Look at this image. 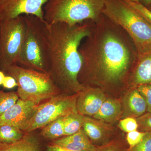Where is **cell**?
Wrapping results in <instances>:
<instances>
[{
	"label": "cell",
	"mask_w": 151,
	"mask_h": 151,
	"mask_svg": "<svg viewBox=\"0 0 151 151\" xmlns=\"http://www.w3.org/2000/svg\"><path fill=\"white\" fill-rule=\"evenodd\" d=\"M91 22L89 35L79 47L82 63L78 81L94 75L104 84H118L136 62V47L126 32L103 14Z\"/></svg>",
	"instance_id": "6da1fadb"
},
{
	"label": "cell",
	"mask_w": 151,
	"mask_h": 151,
	"mask_svg": "<svg viewBox=\"0 0 151 151\" xmlns=\"http://www.w3.org/2000/svg\"><path fill=\"white\" fill-rule=\"evenodd\" d=\"M91 21L74 26L63 22H45L48 44V70L61 93L77 94L84 88L78 80L82 66L79 47L89 35Z\"/></svg>",
	"instance_id": "7a4b0ae2"
},
{
	"label": "cell",
	"mask_w": 151,
	"mask_h": 151,
	"mask_svg": "<svg viewBox=\"0 0 151 151\" xmlns=\"http://www.w3.org/2000/svg\"><path fill=\"white\" fill-rule=\"evenodd\" d=\"M103 14L126 32L138 54L151 51V25L134 9L122 0H106Z\"/></svg>",
	"instance_id": "3957f363"
},
{
	"label": "cell",
	"mask_w": 151,
	"mask_h": 151,
	"mask_svg": "<svg viewBox=\"0 0 151 151\" xmlns=\"http://www.w3.org/2000/svg\"><path fill=\"white\" fill-rule=\"evenodd\" d=\"M106 0H48L43 6L48 24L63 22L70 26L96 21L103 14Z\"/></svg>",
	"instance_id": "277c9868"
},
{
	"label": "cell",
	"mask_w": 151,
	"mask_h": 151,
	"mask_svg": "<svg viewBox=\"0 0 151 151\" xmlns=\"http://www.w3.org/2000/svg\"><path fill=\"white\" fill-rule=\"evenodd\" d=\"M24 16L26 30L17 64L48 73V44L45 22L35 16Z\"/></svg>",
	"instance_id": "5b68a950"
},
{
	"label": "cell",
	"mask_w": 151,
	"mask_h": 151,
	"mask_svg": "<svg viewBox=\"0 0 151 151\" xmlns=\"http://www.w3.org/2000/svg\"><path fill=\"white\" fill-rule=\"evenodd\" d=\"M18 84L19 98L39 105L61 93L48 73L26 68L15 64L5 72Z\"/></svg>",
	"instance_id": "8992f818"
},
{
	"label": "cell",
	"mask_w": 151,
	"mask_h": 151,
	"mask_svg": "<svg viewBox=\"0 0 151 151\" xmlns=\"http://www.w3.org/2000/svg\"><path fill=\"white\" fill-rule=\"evenodd\" d=\"M78 93L71 95L60 93L41 103L20 129L24 134L31 133L57 119L77 112L76 102Z\"/></svg>",
	"instance_id": "52a82bcc"
},
{
	"label": "cell",
	"mask_w": 151,
	"mask_h": 151,
	"mask_svg": "<svg viewBox=\"0 0 151 151\" xmlns=\"http://www.w3.org/2000/svg\"><path fill=\"white\" fill-rule=\"evenodd\" d=\"M26 30L24 15L4 19L0 29V70L5 72L17 64Z\"/></svg>",
	"instance_id": "ba28073f"
},
{
	"label": "cell",
	"mask_w": 151,
	"mask_h": 151,
	"mask_svg": "<svg viewBox=\"0 0 151 151\" xmlns=\"http://www.w3.org/2000/svg\"><path fill=\"white\" fill-rule=\"evenodd\" d=\"M48 0H0V13L4 19L25 15L44 19L43 6Z\"/></svg>",
	"instance_id": "9c48e42d"
},
{
	"label": "cell",
	"mask_w": 151,
	"mask_h": 151,
	"mask_svg": "<svg viewBox=\"0 0 151 151\" xmlns=\"http://www.w3.org/2000/svg\"><path fill=\"white\" fill-rule=\"evenodd\" d=\"M38 105L19 98L16 103L0 116V126L21 127L33 116Z\"/></svg>",
	"instance_id": "30bf717a"
},
{
	"label": "cell",
	"mask_w": 151,
	"mask_h": 151,
	"mask_svg": "<svg viewBox=\"0 0 151 151\" xmlns=\"http://www.w3.org/2000/svg\"><path fill=\"white\" fill-rule=\"evenodd\" d=\"M106 98L101 89L84 87L78 93L76 100L77 112L83 116L93 117L100 110Z\"/></svg>",
	"instance_id": "8fae6325"
},
{
	"label": "cell",
	"mask_w": 151,
	"mask_h": 151,
	"mask_svg": "<svg viewBox=\"0 0 151 151\" xmlns=\"http://www.w3.org/2000/svg\"><path fill=\"white\" fill-rule=\"evenodd\" d=\"M82 128L92 144L97 147L109 142L108 141L113 131L108 124L84 116Z\"/></svg>",
	"instance_id": "7c38bea8"
},
{
	"label": "cell",
	"mask_w": 151,
	"mask_h": 151,
	"mask_svg": "<svg viewBox=\"0 0 151 151\" xmlns=\"http://www.w3.org/2000/svg\"><path fill=\"white\" fill-rule=\"evenodd\" d=\"M51 144L74 151H96L97 147L92 144L82 128L73 135L52 140Z\"/></svg>",
	"instance_id": "4fadbf2b"
},
{
	"label": "cell",
	"mask_w": 151,
	"mask_h": 151,
	"mask_svg": "<svg viewBox=\"0 0 151 151\" xmlns=\"http://www.w3.org/2000/svg\"><path fill=\"white\" fill-rule=\"evenodd\" d=\"M133 76V84L137 86L151 84V51L138 54Z\"/></svg>",
	"instance_id": "5bb4252c"
},
{
	"label": "cell",
	"mask_w": 151,
	"mask_h": 151,
	"mask_svg": "<svg viewBox=\"0 0 151 151\" xmlns=\"http://www.w3.org/2000/svg\"><path fill=\"white\" fill-rule=\"evenodd\" d=\"M39 139L32 132L24 134L19 140L14 142H0V151H41Z\"/></svg>",
	"instance_id": "9a60e30c"
},
{
	"label": "cell",
	"mask_w": 151,
	"mask_h": 151,
	"mask_svg": "<svg viewBox=\"0 0 151 151\" xmlns=\"http://www.w3.org/2000/svg\"><path fill=\"white\" fill-rule=\"evenodd\" d=\"M122 114V106L120 101L113 98H106L100 110L93 117L108 124L116 122Z\"/></svg>",
	"instance_id": "2e32d148"
},
{
	"label": "cell",
	"mask_w": 151,
	"mask_h": 151,
	"mask_svg": "<svg viewBox=\"0 0 151 151\" xmlns=\"http://www.w3.org/2000/svg\"><path fill=\"white\" fill-rule=\"evenodd\" d=\"M124 108L128 116L137 118L145 114L147 110L145 100L138 89L131 90L124 100Z\"/></svg>",
	"instance_id": "e0dca14e"
},
{
	"label": "cell",
	"mask_w": 151,
	"mask_h": 151,
	"mask_svg": "<svg viewBox=\"0 0 151 151\" xmlns=\"http://www.w3.org/2000/svg\"><path fill=\"white\" fill-rule=\"evenodd\" d=\"M63 120L65 136H70L77 133L82 128L84 116L77 112L71 113L63 117Z\"/></svg>",
	"instance_id": "ac0fdd59"
},
{
	"label": "cell",
	"mask_w": 151,
	"mask_h": 151,
	"mask_svg": "<svg viewBox=\"0 0 151 151\" xmlns=\"http://www.w3.org/2000/svg\"><path fill=\"white\" fill-rule=\"evenodd\" d=\"M63 118L57 119L42 128L41 136L45 139L52 140L64 137Z\"/></svg>",
	"instance_id": "d6986e66"
},
{
	"label": "cell",
	"mask_w": 151,
	"mask_h": 151,
	"mask_svg": "<svg viewBox=\"0 0 151 151\" xmlns=\"http://www.w3.org/2000/svg\"><path fill=\"white\" fill-rule=\"evenodd\" d=\"M24 134L18 127L9 125L0 126V142H14L22 139Z\"/></svg>",
	"instance_id": "ffe728a7"
},
{
	"label": "cell",
	"mask_w": 151,
	"mask_h": 151,
	"mask_svg": "<svg viewBox=\"0 0 151 151\" xmlns=\"http://www.w3.org/2000/svg\"><path fill=\"white\" fill-rule=\"evenodd\" d=\"M19 99L17 92H4L0 89V116L12 106Z\"/></svg>",
	"instance_id": "44dd1931"
},
{
	"label": "cell",
	"mask_w": 151,
	"mask_h": 151,
	"mask_svg": "<svg viewBox=\"0 0 151 151\" xmlns=\"http://www.w3.org/2000/svg\"><path fill=\"white\" fill-rule=\"evenodd\" d=\"M143 17L151 25V11L139 3L132 1L130 0H122Z\"/></svg>",
	"instance_id": "7402d4cb"
},
{
	"label": "cell",
	"mask_w": 151,
	"mask_h": 151,
	"mask_svg": "<svg viewBox=\"0 0 151 151\" xmlns=\"http://www.w3.org/2000/svg\"><path fill=\"white\" fill-rule=\"evenodd\" d=\"M147 132H139L137 130L127 133V141L129 146V150L137 145L142 140Z\"/></svg>",
	"instance_id": "603a6c76"
},
{
	"label": "cell",
	"mask_w": 151,
	"mask_h": 151,
	"mask_svg": "<svg viewBox=\"0 0 151 151\" xmlns=\"http://www.w3.org/2000/svg\"><path fill=\"white\" fill-rule=\"evenodd\" d=\"M119 126L121 130L126 133L136 131L138 129V124L136 118L129 117L121 120Z\"/></svg>",
	"instance_id": "cb8c5ba5"
},
{
	"label": "cell",
	"mask_w": 151,
	"mask_h": 151,
	"mask_svg": "<svg viewBox=\"0 0 151 151\" xmlns=\"http://www.w3.org/2000/svg\"><path fill=\"white\" fill-rule=\"evenodd\" d=\"M140 132L151 133V113H145L136 119Z\"/></svg>",
	"instance_id": "d4e9b609"
},
{
	"label": "cell",
	"mask_w": 151,
	"mask_h": 151,
	"mask_svg": "<svg viewBox=\"0 0 151 151\" xmlns=\"http://www.w3.org/2000/svg\"><path fill=\"white\" fill-rule=\"evenodd\" d=\"M137 89L145 100L147 105V111L151 113V84L139 85Z\"/></svg>",
	"instance_id": "484cf974"
},
{
	"label": "cell",
	"mask_w": 151,
	"mask_h": 151,
	"mask_svg": "<svg viewBox=\"0 0 151 151\" xmlns=\"http://www.w3.org/2000/svg\"><path fill=\"white\" fill-rule=\"evenodd\" d=\"M128 151H151V133L147 132L142 142Z\"/></svg>",
	"instance_id": "4316f807"
},
{
	"label": "cell",
	"mask_w": 151,
	"mask_h": 151,
	"mask_svg": "<svg viewBox=\"0 0 151 151\" xmlns=\"http://www.w3.org/2000/svg\"><path fill=\"white\" fill-rule=\"evenodd\" d=\"M122 144L118 141H113L100 147L96 151H123Z\"/></svg>",
	"instance_id": "83f0119b"
},
{
	"label": "cell",
	"mask_w": 151,
	"mask_h": 151,
	"mask_svg": "<svg viewBox=\"0 0 151 151\" xmlns=\"http://www.w3.org/2000/svg\"><path fill=\"white\" fill-rule=\"evenodd\" d=\"M4 88L7 89H12L18 86L16 79L11 76L7 75L5 77L2 84Z\"/></svg>",
	"instance_id": "f1b7e54d"
},
{
	"label": "cell",
	"mask_w": 151,
	"mask_h": 151,
	"mask_svg": "<svg viewBox=\"0 0 151 151\" xmlns=\"http://www.w3.org/2000/svg\"><path fill=\"white\" fill-rule=\"evenodd\" d=\"M47 151H74L52 144L47 146Z\"/></svg>",
	"instance_id": "f546056e"
},
{
	"label": "cell",
	"mask_w": 151,
	"mask_h": 151,
	"mask_svg": "<svg viewBox=\"0 0 151 151\" xmlns=\"http://www.w3.org/2000/svg\"><path fill=\"white\" fill-rule=\"evenodd\" d=\"M139 3L147 8L151 6V0H139Z\"/></svg>",
	"instance_id": "4dcf8cb0"
},
{
	"label": "cell",
	"mask_w": 151,
	"mask_h": 151,
	"mask_svg": "<svg viewBox=\"0 0 151 151\" xmlns=\"http://www.w3.org/2000/svg\"><path fill=\"white\" fill-rule=\"evenodd\" d=\"M5 76L4 72L0 70V85H2Z\"/></svg>",
	"instance_id": "1f68e13d"
},
{
	"label": "cell",
	"mask_w": 151,
	"mask_h": 151,
	"mask_svg": "<svg viewBox=\"0 0 151 151\" xmlns=\"http://www.w3.org/2000/svg\"><path fill=\"white\" fill-rule=\"evenodd\" d=\"M4 19L3 18L2 16L0 13V29H1V27L3 21Z\"/></svg>",
	"instance_id": "d6a6232c"
},
{
	"label": "cell",
	"mask_w": 151,
	"mask_h": 151,
	"mask_svg": "<svg viewBox=\"0 0 151 151\" xmlns=\"http://www.w3.org/2000/svg\"><path fill=\"white\" fill-rule=\"evenodd\" d=\"M130 1H132L134 2L139 3V0H130Z\"/></svg>",
	"instance_id": "836d02e7"
},
{
	"label": "cell",
	"mask_w": 151,
	"mask_h": 151,
	"mask_svg": "<svg viewBox=\"0 0 151 151\" xmlns=\"http://www.w3.org/2000/svg\"><path fill=\"white\" fill-rule=\"evenodd\" d=\"M151 11V6H150V7H149L148 8Z\"/></svg>",
	"instance_id": "e575fe53"
}]
</instances>
